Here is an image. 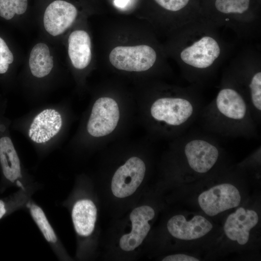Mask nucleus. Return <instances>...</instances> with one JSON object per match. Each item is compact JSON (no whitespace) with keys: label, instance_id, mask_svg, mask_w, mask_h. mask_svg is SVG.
I'll use <instances>...</instances> for the list:
<instances>
[{"label":"nucleus","instance_id":"obj_4","mask_svg":"<svg viewBox=\"0 0 261 261\" xmlns=\"http://www.w3.org/2000/svg\"><path fill=\"white\" fill-rule=\"evenodd\" d=\"M143 195L114 227L107 247L115 259H131L137 256L150 232L155 211L143 201Z\"/></svg>","mask_w":261,"mask_h":261},{"label":"nucleus","instance_id":"obj_13","mask_svg":"<svg viewBox=\"0 0 261 261\" xmlns=\"http://www.w3.org/2000/svg\"><path fill=\"white\" fill-rule=\"evenodd\" d=\"M63 118L55 108H44L34 116L28 129L30 140L38 145H44L56 138L61 130Z\"/></svg>","mask_w":261,"mask_h":261},{"label":"nucleus","instance_id":"obj_20","mask_svg":"<svg viewBox=\"0 0 261 261\" xmlns=\"http://www.w3.org/2000/svg\"><path fill=\"white\" fill-rule=\"evenodd\" d=\"M29 63L34 77L41 78L49 74L54 66L53 57L45 44L40 43L34 45L30 53Z\"/></svg>","mask_w":261,"mask_h":261},{"label":"nucleus","instance_id":"obj_15","mask_svg":"<svg viewBox=\"0 0 261 261\" xmlns=\"http://www.w3.org/2000/svg\"><path fill=\"white\" fill-rule=\"evenodd\" d=\"M213 228L211 223L202 216H195L187 221L182 215L171 218L167 223L169 233L174 237L184 240L200 238Z\"/></svg>","mask_w":261,"mask_h":261},{"label":"nucleus","instance_id":"obj_7","mask_svg":"<svg viewBox=\"0 0 261 261\" xmlns=\"http://www.w3.org/2000/svg\"><path fill=\"white\" fill-rule=\"evenodd\" d=\"M6 103L0 102V166L2 180L9 186L24 188L29 184L10 134V122L5 116Z\"/></svg>","mask_w":261,"mask_h":261},{"label":"nucleus","instance_id":"obj_10","mask_svg":"<svg viewBox=\"0 0 261 261\" xmlns=\"http://www.w3.org/2000/svg\"><path fill=\"white\" fill-rule=\"evenodd\" d=\"M229 73L243 93L259 125L261 115V71L259 65L237 66Z\"/></svg>","mask_w":261,"mask_h":261},{"label":"nucleus","instance_id":"obj_6","mask_svg":"<svg viewBox=\"0 0 261 261\" xmlns=\"http://www.w3.org/2000/svg\"><path fill=\"white\" fill-rule=\"evenodd\" d=\"M201 100L193 87H185L175 96H163L152 103L150 113L158 123L186 130L200 115Z\"/></svg>","mask_w":261,"mask_h":261},{"label":"nucleus","instance_id":"obj_16","mask_svg":"<svg viewBox=\"0 0 261 261\" xmlns=\"http://www.w3.org/2000/svg\"><path fill=\"white\" fill-rule=\"evenodd\" d=\"M258 220L255 211L240 207L228 217L224 226V232L230 239L244 245L248 242L250 231Z\"/></svg>","mask_w":261,"mask_h":261},{"label":"nucleus","instance_id":"obj_17","mask_svg":"<svg viewBox=\"0 0 261 261\" xmlns=\"http://www.w3.org/2000/svg\"><path fill=\"white\" fill-rule=\"evenodd\" d=\"M26 208L57 257L60 260H70L71 258L42 208L31 198L26 203Z\"/></svg>","mask_w":261,"mask_h":261},{"label":"nucleus","instance_id":"obj_3","mask_svg":"<svg viewBox=\"0 0 261 261\" xmlns=\"http://www.w3.org/2000/svg\"><path fill=\"white\" fill-rule=\"evenodd\" d=\"M88 182L78 181L63 205L69 210L77 241L76 256L86 259L98 248L100 201L96 188Z\"/></svg>","mask_w":261,"mask_h":261},{"label":"nucleus","instance_id":"obj_1","mask_svg":"<svg viewBox=\"0 0 261 261\" xmlns=\"http://www.w3.org/2000/svg\"><path fill=\"white\" fill-rule=\"evenodd\" d=\"M203 127L209 132L230 137H251L257 123L243 93L228 73L216 97L200 114Z\"/></svg>","mask_w":261,"mask_h":261},{"label":"nucleus","instance_id":"obj_8","mask_svg":"<svg viewBox=\"0 0 261 261\" xmlns=\"http://www.w3.org/2000/svg\"><path fill=\"white\" fill-rule=\"evenodd\" d=\"M182 151L188 167L199 174L209 172L216 164L219 155L218 142L203 134L185 135L181 141Z\"/></svg>","mask_w":261,"mask_h":261},{"label":"nucleus","instance_id":"obj_5","mask_svg":"<svg viewBox=\"0 0 261 261\" xmlns=\"http://www.w3.org/2000/svg\"><path fill=\"white\" fill-rule=\"evenodd\" d=\"M200 5L202 17L216 27L247 35L259 26L261 0H200Z\"/></svg>","mask_w":261,"mask_h":261},{"label":"nucleus","instance_id":"obj_23","mask_svg":"<svg viewBox=\"0 0 261 261\" xmlns=\"http://www.w3.org/2000/svg\"><path fill=\"white\" fill-rule=\"evenodd\" d=\"M14 61V56L5 41L0 37V74L5 73L9 64Z\"/></svg>","mask_w":261,"mask_h":261},{"label":"nucleus","instance_id":"obj_14","mask_svg":"<svg viewBox=\"0 0 261 261\" xmlns=\"http://www.w3.org/2000/svg\"><path fill=\"white\" fill-rule=\"evenodd\" d=\"M77 14V9L72 3L63 0H54L45 10L44 29L52 36L59 35L72 24Z\"/></svg>","mask_w":261,"mask_h":261},{"label":"nucleus","instance_id":"obj_21","mask_svg":"<svg viewBox=\"0 0 261 261\" xmlns=\"http://www.w3.org/2000/svg\"><path fill=\"white\" fill-rule=\"evenodd\" d=\"M36 186L28 185L8 197L0 199V220L16 210L26 208V204L36 189Z\"/></svg>","mask_w":261,"mask_h":261},{"label":"nucleus","instance_id":"obj_24","mask_svg":"<svg viewBox=\"0 0 261 261\" xmlns=\"http://www.w3.org/2000/svg\"><path fill=\"white\" fill-rule=\"evenodd\" d=\"M163 261H199L197 258L187 255L178 254L168 255L162 259Z\"/></svg>","mask_w":261,"mask_h":261},{"label":"nucleus","instance_id":"obj_22","mask_svg":"<svg viewBox=\"0 0 261 261\" xmlns=\"http://www.w3.org/2000/svg\"><path fill=\"white\" fill-rule=\"evenodd\" d=\"M28 3V0H0V16L10 20L15 14H23L27 10Z\"/></svg>","mask_w":261,"mask_h":261},{"label":"nucleus","instance_id":"obj_11","mask_svg":"<svg viewBox=\"0 0 261 261\" xmlns=\"http://www.w3.org/2000/svg\"><path fill=\"white\" fill-rule=\"evenodd\" d=\"M119 116L116 102L110 97H101L92 106L87 124V131L94 137L107 135L117 126Z\"/></svg>","mask_w":261,"mask_h":261},{"label":"nucleus","instance_id":"obj_19","mask_svg":"<svg viewBox=\"0 0 261 261\" xmlns=\"http://www.w3.org/2000/svg\"><path fill=\"white\" fill-rule=\"evenodd\" d=\"M152 0L160 10L179 16L185 24L201 17L200 0Z\"/></svg>","mask_w":261,"mask_h":261},{"label":"nucleus","instance_id":"obj_9","mask_svg":"<svg viewBox=\"0 0 261 261\" xmlns=\"http://www.w3.org/2000/svg\"><path fill=\"white\" fill-rule=\"evenodd\" d=\"M157 58L155 50L146 44L117 46L109 54L111 64L116 69L128 72L147 71Z\"/></svg>","mask_w":261,"mask_h":261},{"label":"nucleus","instance_id":"obj_18","mask_svg":"<svg viewBox=\"0 0 261 261\" xmlns=\"http://www.w3.org/2000/svg\"><path fill=\"white\" fill-rule=\"evenodd\" d=\"M91 42L89 34L84 30L72 31L68 38V55L72 66L82 70L90 63L91 57Z\"/></svg>","mask_w":261,"mask_h":261},{"label":"nucleus","instance_id":"obj_12","mask_svg":"<svg viewBox=\"0 0 261 261\" xmlns=\"http://www.w3.org/2000/svg\"><path fill=\"white\" fill-rule=\"evenodd\" d=\"M240 201L241 196L237 188L228 183L215 186L202 192L198 197L201 209L211 217L238 206Z\"/></svg>","mask_w":261,"mask_h":261},{"label":"nucleus","instance_id":"obj_2","mask_svg":"<svg viewBox=\"0 0 261 261\" xmlns=\"http://www.w3.org/2000/svg\"><path fill=\"white\" fill-rule=\"evenodd\" d=\"M216 28L202 17L182 27L179 57L185 77L191 82L197 83L208 77L224 56V44Z\"/></svg>","mask_w":261,"mask_h":261}]
</instances>
